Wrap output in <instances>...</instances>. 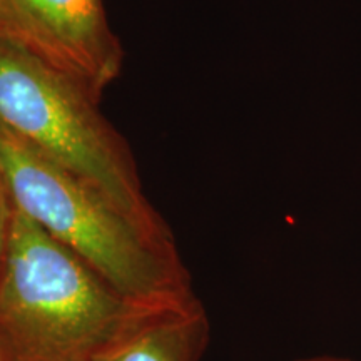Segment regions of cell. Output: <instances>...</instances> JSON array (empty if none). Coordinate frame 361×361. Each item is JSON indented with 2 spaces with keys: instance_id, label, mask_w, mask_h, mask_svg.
<instances>
[{
  "instance_id": "cell-6",
  "label": "cell",
  "mask_w": 361,
  "mask_h": 361,
  "mask_svg": "<svg viewBox=\"0 0 361 361\" xmlns=\"http://www.w3.org/2000/svg\"><path fill=\"white\" fill-rule=\"evenodd\" d=\"M17 207L8 191L7 180L0 171V269H2L4 259L8 247V239H11L13 216H16Z\"/></svg>"
},
{
  "instance_id": "cell-2",
  "label": "cell",
  "mask_w": 361,
  "mask_h": 361,
  "mask_svg": "<svg viewBox=\"0 0 361 361\" xmlns=\"http://www.w3.org/2000/svg\"><path fill=\"white\" fill-rule=\"evenodd\" d=\"M0 171L17 209L128 300L161 308L196 296L176 246L152 239L96 188L2 124Z\"/></svg>"
},
{
  "instance_id": "cell-4",
  "label": "cell",
  "mask_w": 361,
  "mask_h": 361,
  "mask_svg": "<svg viewBox=\"0 0 361 361\" xmlns=\"http://www.w3.org/2000/svg\"><path fill=\"white\" fill-rule=\"evenodd\" d=\"M0 40L69 75L99 101L123 69V47L102 0H0Z\"/></svg>"
},
{
  "instance_id": "cell-1",
  "label": "cell",
  "mask_w": 361,
  "mask_h": 361,
  "mask_svg": "<svg viewBox=\"0 0 361 361\" xmlns=\"http://www.w3.org/2000/svg\"><path fill=\"white\" fill-rule=\"evenodd\" d=\"M147 310L16 211L0 269V361H92Z\"/></svg>"
},
{
  "instance_id": "cell-7",
  "label": "cell",
  "mask_w": 361,
  "mask_h": 361,
  "mask_svg": "<svg viewBox=\"0 0 361 361\" xmlns=\"http://www.w3.org/2000/svg\"><path fill=\"white\" fill-rule=\"evenodd\" d=\"M295 361H351V360L335 358V356H314V358H303V360H295Z\"/></svg>"
},
{
  "instance_id": "cell-5",
  "label": "cell",
  "mask_w": 361,
  "mask_h": 361,
  "mask_svg": "<svg viewBox=\"0 0 361 361\" xmlns=\"http://www.w3.org/2000/svg\"><path fill=\"white\" fill-rule=\"evenodd\" d=\"M209 341V318L196 296L151 308L92 361H200Z\"/></svg>"
},
{
  "instance_id": "cell-3",
  "label": "cell",
  "mask_w": 361,
  "mask_h": 361,
  "mask_svg": "<svg viewBox=\"0 0 361 361\" xmlns=\"http://www.w3.org/2000/svg\"><path fill=\"white\" fill-rule=\"evenodd\" d=\"M99 102L69 75L0 40V124L96 188L152 239L176 246L144 194L128 142Z\"/></svg>"
}]
</instances>
